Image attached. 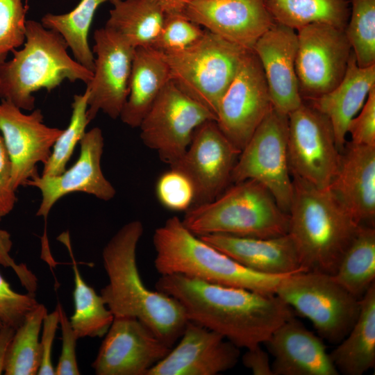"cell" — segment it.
I'll list each match as a JSON object with an SVG mask.
<instances>
[{"mask_svg":"<svg viewBox=\"0 0 375 375\" xmlns=\"http://www.w3.org/2000/svg\"><path fill=\"white\" fill-rule=\"evenodd\" d=\"M156 289L177 300L188 321L246 349L265 343L293 310L276 294L220 285L182 274L160 275Z\"/></svg>","mask_w":375,"mask_h":375,"instance_id":"6da1fadb","label":"cell"},{"mask_svg":"<svg viewBox=\"0 0 375 375\" xmlns=\"http://www.w3.org/2000/svg\"><path fill=\"white\" fill-rule=\"evenodd\" d=\"M144 233L140 220L122 226L102 251L108 283L101 296L114 317H135L172 347L188 322L181 303L146 287L137 264V247Z\"/></svg>","mask_w":375,"mask_h":375,"instance_id":"7a4b0ae2","label":"cell"},{"mask_svg":"<svg viewBox=\"0 0 375 375\" xmlns=\"http://www.w3.org/2000/svg\"><path fill=\"white\" fill-rule=\"evenodd\" d=\"M288 234L302 267L333 275L358 224L328 189L293 176Z\"/></svg>","mask_w":375,"mask_h":375,"instance_id":"3957f363","label":"cell"},{"mask_svg":"<svg viewBox=\"0 0 375 375\" xmlns=\"http://www.w3.org/2000/svg\"><path fill=\"white\" fill-rule=\"evenodd\" d=\"M154 266L160 275L182 274L208 283L275 294L283 278L253 271L190 232L174 216L153 235Z\"/></svg>","mask_w":375,"mask_h":375,"instance_id":"277c9868","label":"cell"},{"mask_svg":"<svg viewBox=\"0 0 375 375\" xmlns=\"http://www.w3.org/2000/svg\"><path fill=\"white\" fill-rule=\"evenodd\" d=\"M23 44L21 49L12 50L11 60L0 64L2 100L31 111L35 108V92H50L65 80L86 85L91 81L93 72L72 58L62 37L41 22L26 21Z\"/></svg>","mask_w":375,"mask_h":375,"instance_id":"5b68a950","label":"cell"},{"mask_svg":"<svg viewBox=\"0 0 375 375\" xmlns=\"http://www.w3.org/2000/svg\"><path fill=\"white\" fill-rule=\"evenodd\" d=\"M197 236L224 234L268 238L289 232V214L254 180L235 183L211 201L191 206L181 219Z\"/></svg>","mask_w":375,"mask_h":375,"instance_id":"8992f818","label":"cell"},{"mask_svg":"<svg viewBox=\"0 0 375 375\" xmlns=\"http://www.w3.org/2000/svg\"><path fill=\"white\" fill-rule=\"evenodd\" d=\"M247 51L205 29L190 47L164 53L171 81L217 118L220 99Z\"/></svg>","mask_w":375,"mask_h":375,"instance_id":"52a82bcc","label":"cell"},{"mask_svg":"<svg viewBox=\"0 0 375 375\" xmlns=\"http://www.w3.org/2000/svg\"><path fill=\"white\" fill-rule=\"evenodd\" d=\"M275 294L308 318L318 335L338 344L353 326L360 311L358 299L338 283L332 275L303 271L282 278Z\"/></svg>","mask_w":375,"mask_h":375,"instance_id":"ba28073f","label":"cell"},{"mask_svg":"<svg viewBox=\"0 0 375 375\" xmlns=\"http://www.w3.org/2000/svg\"><path fill=\"white\" fill-rule=\"evenodd\" d=\"M288 135V115L272 107L241 151L231 178L234 183L245 180L260 183L286 213L289 212L293 196Z\"/></svg>","mask_w":375,"mask_h":375,"instance_id":"9c48e42d","label":"cell"},{"mask_svg":"<svg viewBox=\"0 0 375 375\" xmlns=\"http://www.w3.org/2000/svg\"><path fill=\"white\" fill-rule=\"evenodd\" d=\"M288 117L290 172L319 190L328 189L341 155L329 119L303 101Z\"/></svg>","mask_w":375,"mask_h":375,"instance_id":"30bf717a","label":"cell"},{"mask_svg":"<svg viewBox=\"0 0 375 375\" xmlns=\"http://www.w3.org/2000/svg\"><path fill=\"white\" fill-rule=\"evenodd\" d=\"M216 116L169 81L142 119L140 139L170 167L184 155L196 128Z\"/></svg>","mask_w":375,"mask_h":375,"instance_id":"8fae6325","label":"cell"},{"mask_svg":"<svg viewBox=\"0 0 375 375\" xmlns=\"http://www.w3.org/2000/svg\"><path fill=\"white\" fill-rule=\"evenodd\" d=\"M295 69L303 101L331 92L344 78L351 47L342 30L326 24H310L297 31Z\"/></svg>","mask_w":375,"mask_h":375,"instance_id":"7c38bea8","label":"cell"},{"mask_svg":"<svg viewBox=\"0 0 375 375\" xmlns=\"http://www.w3.org/2000/svg\"><path fill=\"white\" fill-rule=\"evenodd\" d=\"M272 107L260 60L253 50H248L220 99L216 122L241 151Z\"/></svg>","mask_w":375,"mask_h":375,"instance_id":"4fadbf2b","label":"cell"},{"mask_svg":"<svg viewBox=\"0 0 375 375\" xmlns=\"http://www.w3.org/2000/svg\"><path fill=\"white\" fill-rule=\"evenodd\" d=\"M94 68L88 92L87 116L90 122L99 111L112 119L119 117L128 94L135 48L106 28L94 33Z\"/></svg>","mask_w":375,"mask_h":375,"instance_id":"5bb4252c","label":"cell"},{"mask_svg":"<svg viewBox=\"0 0 375 375\" xmlns=\"http://www.w3.org/2000/svg\"><path fill=\"white\" fill-rule=\"evenodd\" d=\"M172 348L137 318L114 317L92 367L97 375H147Z\"/></svg>","mask_w":375,"mask_h":375,"instance_id":"9a60e30c","label":"cell"},{"mask_svg":"<svg viewBox=\"0 0 375 375\" xmlns=\"http://www.w3.org/2000/svg\"><path fill=\"white\" fill-rule=\"evenodd\" d=\"M224 135L215 120H208L194 131L182 158L172 168L191 180L195 190L193 206L212 201L221 194L231 178L240 153Z\"/></svg>","mask_w":375,"mask_h":375,"instance_id":"2e32d148","label":"cell"},{"mask_svg":"<svg viewBox=\"0 0 375 375\" xmlns=\"http://www.w3.org/2000/svg\"><path fill=\"white\" fill-rule=\"evenodd\" d=\"M40 109L30 114L9 101L0 103V132L12 163L15 190L26 185L38 174L37 165L49 158L52 147L62 129L47 126Z\"/></svg>","mask_w":375,"mask_h":375,"instance_id":"e0dca14e","label":"cell"},{"mask_svg":"<svg viewBox=\"0 0 375 375\" xmlns=\"http://www.w3.org/2000/svg\"><path fill=\"white\" fill-rule=\"evenodd\" d=\"M80 143V153L76 162L61 174L56 176L34 175L26 185L38 188L42 200L36 212L38 217H47L51 209L62 197L76 192L110 201L116 190L105 177L101 167L104 147L102 131L94 127L85 132Z\"/></svg>","mask_w":375,"mask_h":375,"instance_id":"ac0fdd59","label":"cell"},{"mask_svg":"<svg viewBox=\"0 0 375 375\" xmlns=\"http://www.w3.org/2000/svg\"><path fill=\"white\" fill-rule=\"evenodd\" d=\"M177 345L147 375H217L234 367L240 348L220 334L188 321Z\"/></svg>","mask_w":375,"mask_h":375,"instance_id":"d6986e66","label":"cell"},{"mask_svg":"<svg viewBox=\"0 0 375 375\" xmlns=\"http://www.w3.org/2000/svg\"><path fill=\"white\" fill-rule=\"evenodd\" d=\"M183 14L204 29L245 49L275 23L265 0H192Z\"/></svg>","mask_w":375,"mask_h":375,"instance_id":"ffe728a7","label":"cell"},{"mask_svg":"<svg viewBox=\"0 0 375 375\" xmlns=\"http://www.w3.org/2000/svg\"><path fill=\"white\" fill-rule=\"evenodd\" d=\"M297 44L296 31L275 22L253 48L265 76L272 107L286 115L303 102L295 69Z\"/></svg>","mask_w":375,"mask_h":375,"instance_id":"44dd1931","label":"cell"},{"mask_svg":"<svg viewBox=\"0 0 375 375\" xmlns=\"http://www.w3.org/2000/svg\"><path fill=\"white\" fill-rule=\"evenodd\" d=\"M274 357V375H338L324 340L293 316L264 343Z\"/></svg>","mask_w":375,"mask_h":375,"instance_id":"7402d4cb","label":"cell"},{"mask_svg":"<svg viewBox=\"0 0 375 375\" xmlns=\"http://www.w3.org/2000/svg\"><path fill=\"white\" fill-rule=\"evenodd\" d=\"M337 173L328 188L360 225L374 226L375 147L347 143Z\"/></svg>","mask_w":375,"mask_h":375,"instance_id":"603a6c76","label":"cell"},{"mask_svg":"<svg viewBox=\"0 0 375 375\" xmlns=\"http://www.w3.org/2000/svg\"><path fill=\"white\" fill-rule=\"evenodd\" d=\"M198 237L245 267L259 273L286 276L306 271L301 265L295 246L288 233L268 238L224 234Z\"/></svg>","mask_w":375,"mask_h":375,"instance_id":"cb8c5ba5","label":"cell"},{"mask_svg":"<svg viewBox=\"0 0 375 375\" xmlns=\"http://www.w3.org/2000/svg\"><path fill=\"white\" fill-rule=\"evenodd\" d=\"M374 86L375 65L359 67L352 51L341 82L331 92L306 101L329 119L340 152L344 149L346 144L349 122L362 108Z\"/></svg>","mask_w":375,"mask_h":375,"instance_id":"d4e9b609","label":"cell"},{"mask_svg":"<svg viewBox=\"0 0 375 375\" xmlns=\"http://www.w3.org/2000/svg\"><path fill=\"white\" fill-rule=\"evenodd\" d=\"M169 81L170 70L165 53L151 47H136L128 94L119 115L122 122L131 128L139 127Z\"/></svg>","mask_w":375,"mask_h":375,"instance_id":"484cf974","label":"cell"},{"mask_svg":"<svg viewBox=\"0 0 375 375\" xmlns=\"http://www.w3.org/2000/svg\"><path fill=\"white\" fill-rule=\"evenodd\" d=\"M339 374L362 375L375 365V283L360 299L358 317L330 353Z\"/></svg>","mask_w":375,"mask_h":375,"instance_id":"4316f807","label":"cell"},{"mask_svg":"<svg viewBox=\"0 0 375 375\" xmlns=\"http://www.w3.org/2000/svg\"><path fill=\"white\" fill-rule=\"evenodd\" d=\"M105 27L135 48L151 47L162 27L165 12L157 0H113Z\"/></svg>","mask_w":375,"mask_h":375,"instance_id":"83f0119b","label":"cell"},{"mask_svg":"<svg viewBox=\"0 0 375 375\" xmlns=\"http://www.w3.org/2000/svg\"><path fill=\"white\" fill-rule=\"evenodd\" d=\"M276 23L297 31L310 24L344 30L350 15L349 0H265Z\"/></svg>","mask_w":375,"mask_h":375,"instance_id":"f1b7e54d","label":"cell"},{"mask_svg":"<svg viewBox=\"0 0 375 375\" xmlns=\"http://www.w3.org/2000/svg\"><path fill=\"white\" fill-rule=\"evenodd\" d=\"M332 276L338 283L358 299H360L375 283L374 226H360Z\"/></svg>","mask_w":375,"mask_h":375,"instance_id":"f546056e","label":"cell"},{"mask_svg":"<svg viewBox=\"0 0 375 375\" xmlns=\"http://www.w3.org/2000/svg\"><path fill=\"white\" fill-rule=\"evenodd\" d=\"M112 1L81 0L74 9L67 13L45 14L41 19V24L46 28L59 33L71 49L74 58L93 72L94 55L89 44V31L99 6Z\"/></svg>","mask_w":375,"mask_h":375,"instance_id":"4dcf8cb0","label":"cell"},{"mask_svg":"<svg viewBox=\"0 0 375 375\" xmlns=\"http://www.w3.org/2000/svg\"><path fill=\"white\" fill-rule=\"evenodd\" d=\"M68 248L74 281V312L69 318L70 323L78 339L85 337L101 338L108 331L114 315L101 294H97L94 289L83 280L69 246Z\"/></svg>","mask_w":375,"mask_h":375,"instance_id":"1f68e13d","label":"cell"},{"mask_svg":"<svg viewBox=\"0 0 375 375\" xmlns=\"http://www.w3.org/2000/svg\"><path fill=\"white\" fill-rule=\"evenodd\" d=\"M44 305L39 303L15 329L6 358L4 374L36 375L40 365L39 337L44 316Z\"/></svg>","mask_w":375,"mask_h":375,"instance_id":"d6a6232c","label":"cell"},{"mask_svg":"<svg viewBox=\"0 0 375 375\" xmlns=\"http://www.w3.org/2000/svg\"><path fill=\"white\" fill-rule=\"evenodd\" d=\"M346 36L359 67L375 65V0H350Z\"/></svg>","mask_w":375,"mask_h":375,"instance_id":"836d02e7","label":"cell"},{"mask_svg":"<svg viewBox=\"0 0 375 375\" xmlns=\"http://www.w3.org/2000/svg\"><path fill=\"white\" fill-rule=\"evenodd\" d=\"M88 92L74 96L72 112L67 127L56 140L51 155L44 164L42 176H56L66 170L74 150L90 123L87 116Z\"/></svg>","mask_w":375,"mask_h":375,"instance_id":"e575fe53","label":"cell"},{"mask_svg":"<svg viewBox=\"0 0 375 375\" xmlns=\"http://www.w3.org/2000/svg\"><path fill=\"white\" fill-rule=\"evenodd\" d=\"M205 29L183 12H165L160 31L151 47L167 53L184 49L197 42Z\"/></svg>","mask_w":375,"mask_h":375,"instance_id":"d590c367","label":"cell"},{"mask_svg":"<svg viewBox=\"0 0 375 375\" xmlns=\"http://www.w3.org/2000/svg\"><path fill=\"white\" fill-rule=\"evenodd\" d=\"M27 10L22 0H0V64L24 44Z\"/></svg>","mask_w":375,"mask_h":375,"instance_id":"8d00e7d4","label":"cell"},{"mask_svg":"<svg viewBox=\"0 0 375 375\" xmlns=\"http://www.w3.org/2000/svg\"><path fill=\"white\" fill-rule=\"evenodd\" d=\"M156 194L160 203L172 211H186L193 206L194 187L183 172L170 167L158 178Z\"/></svg>","mask_w":375,"mask_h":375,"instance_id":"74e56055","label":"cell"},{"mask_svg":"<svg viewBox=\"0 0 375 375\" xmlns=\"http://www.w3.org/2000/svg\"><path fill=\"white\" fill-rule=\"evenodd\" d=\"M38 304L35 294L15 292L0 272V322L2 325L17 329Z\"/></svg>","mask_w":375,"mask_h":375,"instance_id":"f35d334b","label":"cell"},{"mask_svg":"<svg viewBox=\"0 0 375 375\" xmlns=\"http://www.w3.org/2000/svg\"><path fill=\"white\" fill-rule=\"evenodd\" d=\"M56 309L59 313V325L62 333V351L57 366L55 367V374L79 375L81 372L76 353L78 338L64 308L59 302L56 306Z\"/></svg>","mask_w":375,"mask_h":375,"instance_id":"ab89813d","label":"cell"},{"mask_svg":"<svg viewBox=\"0 0 375 375\" xmlns=\"http://www.w3.org/2000/svg\"><path fill=\"white\" fill-rule=\"evenodd\" d=\"M348 133L352 143L375 147V86L369 91L359 115L349 122Z\"/></svg>","mask_w":375,"mask_h":375,"instance_id":"60d3db41","label":"cell"},{"mask_svg":"<svg viewBox=\"0 0 375 375\" xmlns=\"http://www.w3.org/2000/svg\"><path fill=\"white\" fill-rule=\"evenodd\" d=\"M1 220V217H0ZM12 246V242L10 233L5 230L0 229V265L4 267H10L27 292L35 294L38 288V278L26 264L15 262L10 255Z\"/></svg>","mask_w":375,"mask_h":375,"instance_id":"b9f144b4","label":"cell"},{"mask_svg":"<svg viewBox=\"0 0 375 375\" xmlns=\"http://www.w3.org/2000/svg\"><path fill=\"white\" fill-rule=\"evenodd\" d=\"M15 191L12 184L11 160L0 133V217L12 210L17 201Z\"/></svg>","mask_w":375,"mask_h":375,"instance_id":"7bdbcfd3","label":"cell"},{"mask_svg":"<svg viewBox=\"0 0 375 375\" xmlns=\"http://www.w3.org/2000/svg\"><path fill=\"white\" fill-rule=\"evenodd\" d=\"M59 325L58 310L47 313L43 319L41 329L40 365L37 375H56L52 363V349L54 338Z\"/></svg>","mask_w":375,"mask_h":375,"instance_id":"ee69618b","label":"cell"},{"mask_svg":"<svg viewBox=\"0 0 375 375\" xmlns=\"http://www.w3.org/2000/svg\"><path fill=\"white\" fill-rule=\"evenodd\" d=\"M242 361L254 375H274L269 356L260 345L247 349Z\"/></svg>","mask_w":375,"mask_h":375,"instance_id":"f6af8a7d","label":"cell"},{"mask_svg":"<svg viewBox=\"0 0 375 375\" xmlns=\"http://www.w3.org/2000/svg\"><path fill=\"white\" fill-rule=\"evenodd\" d=\"M15 332V329L8 326L2 325L0 328V374L4 372L8 349Z\"/></svg>","mask_w":375,"mask_h":375,"instance_id":"bcb514c9","label":"cell"},{"mask_svg":"<svg viewBox=\"0 0 375 375\" xmlns=\"http://www.w3.org/2000/svg\"><path fill=\"white\" fill-rule=\"evenodd\" d=\"M165 12H183L186 5L192 0H157Z\"/></svg>","mask_w":375,"mask_h":375,"instance_id":"7dc6e473","label":"cell"},{"mask_svg":"<svg viewBox=\"0 0 375 375\" xmlns=\"http://www.w3.org/2000/svg\"><path fill=\"white\" fill-rule=\"evenodd\" d=\"M1 326H2V324L0 322V328L1 327Z\"/></svg>","mask_w":375,"mask_h":375,"instance_id":"c3c4849f","label":"cell"},{"mask_svg":"<svg viewBox=\"0 0 375 375\" xmlns=\"http://www.w3.org/2000/svg\"></svg>","mask_w":375,"mask_h":375,"instance_id":"681fc988","label":"cell"}]
</instances>
